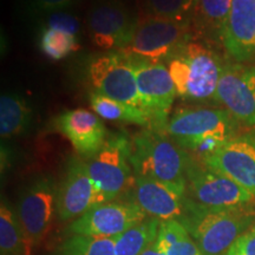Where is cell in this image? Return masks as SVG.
<instances>
[{
    "mask_svg": "<svg viewBox=\"0 0 255 255\" xmlns=\"http://www.w3.org/2000/svg\"><path fill=\"white\" fill-rule=\"evenodd\" d=\"M237 128L238 121L226 109L181 107L170 115L164 132L201 161L233 138Z\"/></svg>",
    "mask_w": 255,
    "mask_h": 255,
    "instance_id": "cell-1",
    "label": "cell"
},
{
    "mask_svg": "<svg viewBox=\"0 0 255 255\" xmlns=\"http://www.w3.org/2000/svg\"><path fill=\"white\" fill-rule=\"evenodd\" d=\"M186 212L180 221L203 255H226L239 237L255 223L252 205L208 208L184 200Z\"/></svg>",
    "mask_w": 255,
    "mask_h": 255,
    "instance_id": "cell-2",
    "label": "cell"
},
{
    "mask_svg": "<svg viewBox=\"0 0 255 255\" xmlns=\"http://www.w3.org/2000/svg\"><path fill=\"white\" fill-rule=\"evenodd\" d=\"M191 158L164 131L144 128L131 138L130 163L135 176L152 178L184 194Z\"/></svg>",
    "mask_w": 255,
    "mask_h": 255,
    "instance_id": "cell-3",
    "label": "cell"
},
{
    "mask_svg": "<svg viewBox=\"0 0 255 255\" xmlns=\"http://www.w3.org/2000/svg\"><path fill=\"white\" fill-rule=\"evenodd\" d=\"M176 94L191 103L216 102L222 60L218 53L201 43L189 40L165 63Z\"/></svg>",
    "mask_w": 255,
    "mask_h": 255,
    "instance_id": "cell-4",
    "label": "cell"
},
{
    "mask_svg": "<svg viewBox=\"0 0 255 255\" xmlns=\"http://www.w3.org/2000/svg\"><path fill=\"white\" fill-rule=\"evenodd\" d=\"M190 23L141 14L137 18L131 41L121 51L132 58L167 63L190 40Z\"/></svg>",
    "mask_w": 255,
    "mask_h": 255,
    "instance_id": "cell-5",
    "label": "cell"
},
{
    "mask_svg": "<svg viewBox=\"0 0 255 255\" xmlns=\"http://www.w3.org/2000/svg\"><path fill=\"white\" fill-rule=\"evenodd\" d=\"M131 139L126 133H110L102 148L88 159V170L107 202L130 193L135 174L131 163Z\"/></svg>",
    "mask_w": 255,
    "mask_h": 255,
    "instance_id": "cell-6",
    "label": "cell"
},
{
    "mask_svg": "<svg viewBox=\"0 0 255 255\" xmlns=\"http://www.w3.org/2000/svg\"><path fill=\"white\" fill-rule=\"evenodd\" d=\"M129 58L135 72L141 108L150 121L149 128L164 131L177 96L167 65L132 57Z\"/></svg>",
    "mask_w": 255,
    "mask_h": 255,
    "instance_id": "cell-7",
    "label": "cell"
},
{
    "mask_svg": "<svg viewBox=\"0 0 255 255\" xmlns=\"http://www.w3.org/2000/svg\"><path fill=\"white\" fill-rule=\"evenodd\" d=\"M186 197L208 208H232L248 206L255 197L231 178L191 158L187 169Z\"/></svg>",
    "mask_w": 255,
    "mask_h": 255,
    "instance_id": "cell-8",
    "label": "cell"
},
{
    "mask_svg": "<svg viewBox=\"0 0 255 255\" xmlns=\"http://www.w3.org/2000/svg\"><path fill=\"white\" fill-rule=\"evenodd\" d=\"M88 77L95 92L141 108L131 59L122 51H109L89 62Z\"/></svg>",
    "mask_w": 255,
    "mask_h": 255,
    "instance_id": "cell-9",
    "label": "cell"
},
{
    "mask_svg": "<svg viewBox=\"0 0 255 255\" xmlns=\"http://www.w3.org/2000/svg\"><path fill=\"white\" fill-rule=\"evenodd\" d=\"M133 17L122 0H102L89 8L85 25L89 38L97 49L121 51L129 45L135 31Z\"/></svg>",
    "mask_w": 255,
    "mask_h": 255,
    "instance_id": "cell-10",
    "label": "cell"
},
{
    "mask_svg": "<svg viewBox=\"0 0 255 255\" xmlns=\"http://www.w3.org/2000/svg\"><path fill=\"white\" fill-rule=\"evenodd\" d=\"M107 202L89 174L85 159L72 156L57 189L56 212L62 221L81 218L92 207Z\"/></svg>",
    "mask_w": 255,
    "mask_h": 255,
    "instance_id": "cell-11",
    "label": "cell"
},
{
    "mask_svg": "<svg viewBox=\"0 0 255 255\" xmlns=\"http://www.w3.org/2000/svg\"><path fill=\"white\" fill-rule=\"evenodd\" d=\"M148 215L143 209L129 201H109L92 207L70 226L73 235L96 238H116Z\"/></svg>",
    "mask_w": 255,
    "mask_h": 255,
    "instance_id": "cell-12",
    "label": "cell"
},
{
    "mask_svg": "<svg viewBox=\"0 0 255 255\" xmlns=\"http://www.w3.org/2000/svg\"><path fill=\"white\" fill-rule=\"evenodd\" d=\"M57 189L51 177H39L28 186L19 200L17 218L31 248L43 240L56 210Z\"/></svg>",
    "mask_w": 255,
    "mask_h": 255,
    "instance_id": "cell-13",
    "label": "cell"
},
{
    "mask_svg": "<svg viewBox=\"0 0 255 255\" xmlns=\"http://www.w3.org/2000/svg\"><path fill=\"white\" fill-rule=\"evenodd\" d=\"M216 103L223 105L238 122L255 126V66L240 63L225 65Z\"/></svg>",
    "mask_w": 255,
    "mask_h": 255,
    "instance_id": "cell-14",
    "label": "cell"
},
{
    "mask_svg": "<svg viewBox=\"0 0 255 255\" xmlns=\"http://www.w3.org/2000/svg\"><path fill=\"white\" fill-rule=\"evenodd\" d=\"M255 197V135L234 136L213 154L201 159Z\"/></svg>",
    "mask_w": 255,
    "mask_h": 255,
    "instance_id": "cell-15",
    "label": "cell"
},
{
    "mask_svg": "<svg viewBox=\"0 0 255 255\" xmlns=\"http://www.w3.org/2000/svg\"><path fill=\"white\" fill-rule=\"evenodd\" d=\"M52 128L69 139L83 159L96 155L109 135L101 117L82 108L59 114L52 120Z\"/></svg>",
    "mask_w": 255,
    "mask_h": 255,
    "instance_id": "cell-16",
    "label": "cell"
},
{
    "mask_svg": "<svg viewBox=\"0 0 255 255\" xmlns=\"http://www.w3.org/2000/svg\"><path fill=\"white\" fill-rule=\"evenodd\" d=\"M129 194L146 215L161 221L180 220L186 212V194L152 178L135 176Z\"/></svg>",
    "mask_w": 255,
    "mask_h": 255,
    "instance_id": "cell-17",
    "label": "cell"
},
{
    "mask_svg": "<svg viewBox=\"0 0 255 255\" xmlns=\"http://www.w3.org/2000/svg\"><path fill=\"white\" fill-rule=\"evenodd\" d=\"M221 41L235 62L255 58V0H233Z\"/></svg>",
    "mask_w": 255,
    "mask_h": 255,
    "instance_id": "cell-18",
    "label": "cell"
},
{
    "mask_svg": "<svg viewBox=\"0 0 255 255\" xmlns=\"http://www.w3.org/2000/svg\"><path fill=\"white\" fill-rule=\"evenodd\" d=\"M33 108L26 98L14 92L2 94L0 98V136L1 138L23 135L30 129Z\"/></svg>",
    "mask_w": 255,
    "mask_h": 255,
    "instance_id": "cell-19",
    "label": "cell"
},
{
    "mask_svg": "<svg viewBox=\"0 0 255 255\" xmlns=\"http://www.w3.org/2000/svg\"><path fill=\"white\" fill-rule=\"evenodd\" d=\"M233 0H196L191 26L212 39H221Z\"/></svg>",
    "mask_w": 255,
    "mask_h": 255,
    "instance_id": "cell-20",
    "label": "cell"
},
{
    "mask_svg": "<svg viewBox=\"0 0 255 255\" xmlns=\"http://www.w3.org/2000/svg\"><path fill=\"white\" fill-rule=\"evenodd\" d=\"M161 220L148 218L115 238V255H142L158 237Z\"/></svg>",
    "mask_w": 255,
    "mask_h": 255,
    "instance_id": "cell-21",
    "label": "cell"
},
{
    "mask_svg": "<svg viewBox=\"0 0 255 255\" xmlns=\"http://www.w3.org/2000/svg\"><path fill=\"white\" fill-rule=\"evenodd\" d=\"M89 100H90L92 110L102 120L123 124H135V126L144 128L150 127L149 117L139 108L113 100L95 91L91 92Z\"/></svg>",
    "mask_w": 255,
    "mask_h": 255,
    "instance_id": "cell-22",
    "label": "cell"
},
{
    "mask_svg": "<svg viewBox=\"0 0 255 255\" xmlns=\"http://www.w3.org/2000/svg\"><path fill=\"white\" fill-rule=\"evenodd\" d=\"M31 253L32 248L19 225L17 214L2 200L0 207V254L31 255Z\"/></svg>",
    "mask_w": 255,
    "mask_h": 255,
    "instance_id": "cell-23",
    "label": "cell"
},
{
    "mask_svg": "<svg viewBox=\"0 0 255 255\" xmlns=\"http://www.w3.org/2000/svg\"><path fill=\"white\" fill-rule=\"evenodd\" d=\"M156 244L165 255H203L178 220L161 221Z\"/></svg>",
    "mask_w": 255,
    "mask_h": 255,
    "instance_id": "cell-24",
    "label": "cell"
},
{
    "mask_svg": "<svg viewBox=\"0 0 255 255\" xmlns=\"http://www.w3.org/2000/svg\"><path fill=\"white\" fill-rule=\"evenodd\" d=\"M39 47L51 60H62L81 49L78 36L58 27L44 25L40 32Z\"/></svg>",
    "mask_w": 255,
    "mask_h": 255,
    "instance_id": "cell-25",
    "label": "cell"
},
{
    "mask_svg": "<svg viewBox=\"0 0 255 255\" xmlns=\"http://www.w3.org/2000/svg\"><path fill=\"white\" fill-rule=\"evenodd\" d=\"M196 0H141L142 14L190 23Z\"/></svg>",
    "mask_w": 255,
    "mask_h": 255,
    "instance_id": "cell-26",
    "label": "cell"
},
{
    "mask_svg": "<svg viewBox=\"0 0 255 255\" xmlns=\"http://www.w3.org/2000/svg\"><path fill=\"white\" fill-rule=\"evenodd\" d=\"M59 255H115V238L72 235L62 245Z\"/></svg>",
    "mask_w": 255,
    "mask_h": 255,
    "instance_id": "cell-27",
    "label": "cell"
},
{
    "mask_svg": "<svg viewBox=\"0 0 255 255\" xmlns=\"http://www.w3.org/2000/svg\"><path fill=\"white\" fill-rule=\"evenodd\" d=\"M76 1L77 0H21V7L31 17H40L64 11Z\"/></svg>",
    "mask_w": 255,
    "mask_h": 255,
    "instance_id": "cell-28",
    "label": "cell"
},
{
    "mask_svg": "<svg viewBox=\"0 0 255 255\" xmlns=\"http://www.w3.org/2000/svg\"><path fill=\"white\" fill-rule=\"evenodd\" d=\"M44 25L62 28V30L71 32L76 36H78V33L81 32V20L71 12L65 11V9L47 14Z\"/></svg>",
    "mask_w": 255,
    "mask_h": 255,
    "instance_id": "cell-29",
    "label": "cell"
},
{
    "mask_svg": "<svg viewBox=\"0 0 255 255\" xmlns=\"http://www.w3.org/2000/svg\"><path fill=\"white\" fill-rule=\"evenodd\" d=\"M226 255H255V223L235 240Z\"/></svg>",
    "mask_w": 255,
    "mask_h": 255,
    "instance_id": "cell-30",
    "label": "cell"
},
{
    "mask_svg": "<svg viewBox=\"0 0 255 255\" xmlns=\"http://www.w3.org/2000/svg\"><path fill=\"white\" fill-rule=\"evenodd\" d=\"M142 255H165V254L163 253V251H162L161 248L157 246V244L155 242V244L151 245L148 250L144 251V253H143Z\"/></svg>",
    "mask_w": 255,
    "mask_h": 255,
    "instance_id": "cell-31",
    "label": "cell"
},
{
    "mask_svg": "<svg viewBox=\"0 0 255 255\" xmlns=\"http://www.w3.org/2000/svg\"><path fill=\"white\" fill-rule=\"evenodd\" d=\"M97 1H102V0H97Z\"/></svg>",
    "mask_w": 255,
    "mask_h": 255,
    "instance_id": "cell-32",
    "label": "cell"
}]
</instances>
